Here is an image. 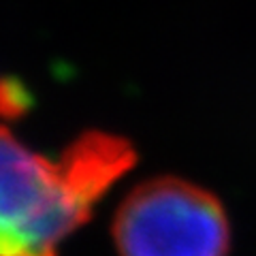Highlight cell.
<instances>
[{"label":"cell","mask_w":256,"mask_h":256,"mask_svg":"<svg viewBox=\"0 0 256 256\" xmlns=\"http://www.w3.org/2000/svg\"><path fill=\"white\" fill-rule=\"evenodd\" d=\"M36 256H56V252H50V254H36Z\"/></svg>","instance_id":"3"},{"label":"cell","mask_w":256,"mask_h":256,"mask_svg":"<svg viewBox=\"0 0 256 256\" xmlns=\"http://www.w3.org/2000/svg\"><path fill=\"white\" fill-rule=\"evenodd\" d=\"M132 164L118 134L86 132L50 158L0 126V256L56 252Z\"/></svg>","instance_id":"1"},{"label":"cell","mask_w":256,"mask_h":256,"mask_svg":"<svg viewBox=\"0 0 256 256\" xmlns=\"http://www.w3.org/2000/svg\"><path fill=\"white\" fill-rule=\"evenodd\" d=\"M120 256H226L228 220L212 192L180 178L139 184L111 226Z\"/></svg>","instance_id":"2"}]
</instances>
